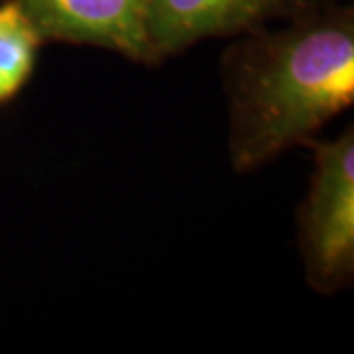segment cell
<instances>
[{
  "instance_id": "cell-1",
  "label": "cell",
  "mask_w": 354,
  "mask_h": 354,
  "mask_svg": "<svg viewBox=\"0 0 354 354\" xmlns=\"http://www.w3.org/2000/svg\"><path fill=\"white\" fill-rule=\"evenodd\" d=\"M281 28L241 34L221 57L228 156L254 171L315 136L354 102V8L295 12Z\"/></svg>"
},
{
  "instance_id": "cell-2",
  "label": "cell",
  "mask_w": 354,
  "mask_h": 354,
  "mask_svg": "<svg viewBox=\"0 0 354 354\" xmlns=\"http://www.w3.org/2000/svg\"><path fill=\"white\" fill-rule=\"evenodd\" d=\"M309 146L313 171L297 211V242L309 288L335 295L354 279V128Z\"/></svg>"
},
{
  "instance_id": "cell-3",
  "label": "cell",
  "mask_w": 354,
  "mask_h": 354,
  "mask_svg": "<svg viewBox=\"0 0 354 354\" xmlns=\"http://www.w3.org/2000/svg\"><path fill=\"white\" fill-rule=\"evenodd\" d=\"M44 41L116 51L136 64L158 65L148 30V0H12Z\"/></svg>"
},
{
  "instance_id": "cell-4",
  "label": "cell",
  "mask_w": 354,
  "mask_h": 354,
  "mask_svg": "<svg viewBox=\"0 0 354 354\" xmlns=\"http://www.w3.org/2000/svg\"><path fill=\"white\" fill-rule=\"evenodd\" d=\"M279 0H148L146 30L158 64L203 39L241 36L286 20Z\"/></svg>"
},
{
  "instance_id": "cell-5",
  "label": "cell",
  "mask_w": 354,
  "mask_h": 354,
  "mask_svg": "<svg viewBox=\"0 0 354 354\" xmlns=\"http://www.w3.org/2000/svg\"><path fill=\"white\" fill-rule=\"evenodd\" d=\"M44 39L18 4H0V104L12 101L34 75Z\"/></svg>"
},
{
  "instance_id": "cell-6",
  "label": "cell",
  "mask_w": 354,
  "mask_h": 354,
  "mask_svg": "<svg viewBox=\"0 0 354 354\" xmlns=\"http://www.w3.org/2000/svg\"><path fill=\"white\" fill-rule=\"evenodd\" d=\"M288 14L295 12H304V10H313V8H323V6H329V4H335L339 0H279Z\"/></svg>"
}]
</instances>
